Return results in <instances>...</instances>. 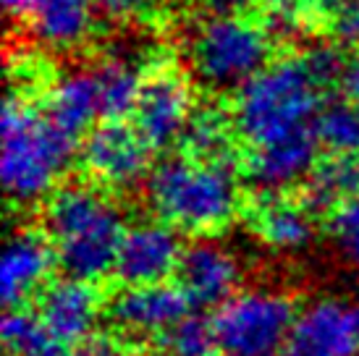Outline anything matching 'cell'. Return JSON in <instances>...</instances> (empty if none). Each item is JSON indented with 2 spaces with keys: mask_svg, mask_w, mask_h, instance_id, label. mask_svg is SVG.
I'll return each mask as SVG.
<instances>
[{
  "mask_svg": "<svg viewBox=\"0 0 359 356\" xmlns=\"http://www.w3.org/2000/svg\"><path fill=\"white\" fill-rule=\"evenodd\" d=\"M341 92H344V97L359 105V53L357 55H351L346 58V66H344V74H341V81H339Z\"/></svg>",
  "mask_w": 359,
  "mask_h": 356,
  "instance_id": "cell-30",
  "label": "cell"
},
{
  "mask_svg": "<svg viewBox=\"0 0 359 356\" xmlns=\"http://www.w3.org/2000/svg\"><path fill=\"white\" fill-rule=\"evenodd\" d=\"M252 228L257 238L273 252L297 254L312 244L315 220L302 202H289L283 197H265L252 215Z\"/></svg>",
  "mask_w": 359,
  "mask_h": 356,
  "instance_id": "cell-18",
  "label": "cell"
},
{
  "mask_svg": "<svg viewBox=\"0 0 359 356\" xmlns=\"http://www.w3.org/2000/svg\"><path fill=\"white\" fill-rule=\"evenodd\" d=\"M330 32L341 48H359V0H349L330 19Z\"/></svg>",
  "mask_w": 359,
  "mask_h": 356,
  "instance_id": "cell-28",
  "label": "cell"
},
{
  "mask_svg": "<svg viewBox=\"0 0 359 356\" xmlns=\"http://www.w3.org/2000/svg\"><path fill=\"white\" fill-rule=\"evenodd\" d=\"M215 16H247V11L262 6V0H208Z\"/></svg>",
  "mask_w": 359,
  "mask_h": 356,
  "instance_id": "cell-31",
  "label": "cell"
},
{
  "mask_svg": "<svg viewBox=\"0 0 359 356\" xmlns=\"http://www.w3.org/2000/svg\"><path fill=\"white\" fill-rule=\"evenodd\" d=\"M239 257L215 238H200L184 249L179 262V288L191 304L220 307L239 291Z\"/></svg>",
  "mask_w": 359,
  "mask_h": 356,
  "instance_id": "cell-11",
  "label": "cell"
},
{
  "mask_svg": "<svg viewBox=\"0 0 359 356\" xmlns=\"http://www.w3.org/2000/svg\"><path fill=\"white\" fill-rule=\"evenodd\" d=\"M273 37L247 16H210L189 42L191 74L212 92H239L270 63Z\"/></svg>",
  "mask_w": 359,
  "mask_h": 356,
  "instance_id": "cell-5",
  "label": "cell"
},
{
  "mask_svg": "<svg viewBox=\"0 0 359 356\" xmlns=\"http://www.w3.org/2000/svg\"><path fill=\"white\" fill-rule=\"evenodd\" d=\"M48 118L76 139L100 118V89L92 69H74L60 74L48 92Z\"/></svg>",
  "mask_w": 359,
  "mask_h": 356,
  "instance_id": "cell-17",
  "label": "cell"
},
{
  "mask_svg": "<svg viewBox=\"0 0 359 356\" xmlns=\"http://www.w3.org/2000/svg\"><path fill=\"white\" fill-rule=\"evenodd\" d=\"M359 197V158H333L315 165L302 189V205L315 212L339 210Z\"/></svg>",
  "mask_w": 359,
  "mask_h": 356,
  "instance_id": "cell-19",
  "label": "cell"
},
{
  "mask_svg": "<svg viewBox=\"0 0 359 356\" xmlns=\"http://www.w3.org/2000/svg\"><path fill=\"white\" fill-rule=\"evenodd\" d=\"M233 123L218 110H202L189 123L187 131V149L189 158L202 163L233 165Z\"/></svg>",
  "mask_w": 359,
  "mask_h": 356,
  "instance_id": "cell-21",
  "label": "cell"
},
{
  "mask_svg": "<svg viewBox=\"0 0 359 356\" xmlns=\"http://www.w3.org/2000/svg\"><path fill=\"white\" fill-rule=\"evenodd\" d=\"M95 11V0H40L29 19V29L42 48L69 53L90 40Z\"/></svg>",
  "mask_w": 359,
  "mask_h": 356,
  "instance_id": "cell-16",
  "label": "cell"
},
{
  "mask_svg": "<svg viewBox=\"0 0 359 356\" xmlns=\"http://www.w3.org/2000/svg\"><path fill=\"white\" fill-rule=\"evenodd\" d=\"M346 3H349V0H304L309 19L315 16V19H325L328 24H330V19H333V16L346 6Z\"/></svg>",
  "mask_w": 359,
  "mask_h": 356,
  "instance_id": "cell-32",
  "label": "cell"
},
{
  "mask_svg": "<svg viewBox=\"0 0 359 356\" xmlns=\"http://www.w3.org/2000/svg\"><path fill=\"white\" fill-rule=\"evenodd\" d=\"M6 6V13L11 19H19V21H29L34 16V11L40 6V0H3Z\"/></svg>",
  "mask_w": 359,
  "mask_h": 356,
  "instance_id": "cell-33",
  "label": "cell"
},
{
  "mask_svg": "<svg viewBox=\"0 0 359 356\" xmlns=\"http://www.w3.org/2000/svg\"><path fill=\"white\" fill-rule=\"evenodd\" d=\"M37 315L60 343H84L95 333V322L100 315L97 291L74 278L55 280L37 299Z\"/></svg>",
  "mask_w": 359,
  "mask_h": 356,
  "instance_id": "cell-14",
  "label": "cell"
},
{
  "mask_svg": "<svg viewBox=\"0 0 359 356\" xmlns=\"http://www.w3.org/2000/svg\"><path fill=\"white\" fill-rule=\"evenodd\" d=\"M330 228H333V238H336L341 257L349 265L359 267V197L344 202L333 212Z\"/></svg>",
  "mask_w": 359,
  "mask_h": 356,
  "instance_id": "cell-26",
  "label": "cell"
},
{
  "mask_svg": "<svg viewBox=\"0 0 359 356\" xmlns=\"http://www.w3.org/2000/svg\"><path fill=\"white\" fill-rule=\"evenodd\" d=\"M45 233L66 278L92 283L116 267L126 233L118 205L90 184H63L45 207Z\"/></svg>",
  "mask_w": 359,
  "mask_h": 356,
  "instance_id": "cell-1",
  "label": "cell"
},
{
  "mask_svg": "<svg viewBox=\"0 0 359 356\" xmlns=\"http://www.w3.org/2000/svg\"><path fill=\"white\" fill-rule=\"evenodd\" d=\"M318 147L320 142L315 137V129H309L297 137L280 139L276 144L252 149L247 165L250 181L268 197H276L283 189L307 181V176L315 170Z\"/></svg>",
  "mask_w": 359,
  "mask_h": 356,
  "instance_id": "cell-15",
  "label": "cell"
},
{
  "mask_svg": "<svg viewBox=\"0 0 359 356\" xmlns=\"http://www.w3.org/2000/svg\"><path fill=\"white\" fill-rule=\"evenodd\" d=\"M191 105V89L181 74L170 69L152 71L142 84L134 129L152 149H168L187 137L194 118Z\"/></svg>",
  "mask_w": 359,
  "mask_h": 356,
  "instance_id": "cell-9",
  "label": "cell"
},
{
  "mask_svg": "<svg viewBox=\"0 0 359 356\" xmlns=\"http://www.w3.org/2000/svg\"><path fill=\"white\" fill-rule=\"evenodd\" d=\"M95 79L100 89L102 118L121 121L137 110L142 95V79L137 63L129 58H105L95 66Z\"/></svg>",
  "mask_w": 359,
  "mask_h": 356,
  "instance_id": "cell-20",
  "label": "cell"
},
{
  "mask_svg": "<svg viewBox=\"0 0 359 356\" xmlns=\"http://www.w3.org/2000/svg\"><path fill=\"white\" fill-rule=\"evenodd\" d=\"M81 163L95 181L110 189H134L152 173V147L134 126L100 123L81 144Z\"/></svg>",
  "mask_w": 359,
  "mask_h": 356,
  "instance_id": "cell-8",
  "label": "cell"
},
{
  "mask_svg": "<svg viewBox=\"0 0 359 356\" xmlns=\"http://www.w3.org/2000/svg\"><path fill=\"white\" fill-rule=\"evenodd\" d=\"M0 338L8 356H32L37 348L53 338L48 327L42 325L40 315H32L27 309H8L0 325Z\"/></svg>",
  "mask_w": 359,
  "mask_h": 356,
  "instance_id": "cell-24",
  "label": "cell"
},
{
  "mask_svg": "<svg viewBox=\"0 0 359 356\" xmlns=\"http://www.w3.org/2000/svg\"><path fill=\"white\" fill-rule=\"evenodd\" d=\"M160 356H220L212 320L187 315L160 336Z\"/></svg>",
  "mask_w": 359,
  "mask_h": 356,
  "instance_id": "cell-23",
  "label": "cell"
},
{
  "mask_svg": "<svg viewBox=\"0 0 359 356\" xmlns=\"http://www.w3.org/2000/svg\"><path fill=\"white\" fill-rule=\"evenodd\" d=\"M102 16L118 24H137L150 21L160 11V0H95Z\"/></svg>",
  "mask_w": 359,
  "mask_h": 356,
  "instance_id": "cell-27",
  "label": "cell"
},
{
  "mask_svg": "<svg viewBox=\"0 0 359 356\" xmlns=\"http://www.w3.org/2000/svg\"><path fill=\"white\" fill-rule=\"evenodd\" d=\"M189 304L176 286H129L110 299L108 315L129 336H163L189 315Z\"/></svg>",
  "mask_w": 359,
  "mask_h": 356,
  "instance_id": "cell-12",
  "label": "cell"
},
{
  "mask_svg": "<svg viewBox=\"0 0 359 356\" xmlns=\"http://www.w3.org/2000/svg\"><path fill=\"white\" fill-rule=\"evenodd\" d=\"M0 178L13 205H37L53 194L76 155V139L24 100L8 97L0 121Z\"/></svg>",
  "mask_w": 359,
  "mask_h": 356,
  "instance_id": "cell-3",
  "label": "cell"
},
{
  "mask_svg": "<svg viewBox=\"0 0 359 356\" xmlns=\"http://www.w3.org/2000/svg\"><path fill=\"white\" fill-rule=\"evenodd\" d=\"M283 356H359L357 299H312L299 309Z\"/></svg>",
  "mask_w": 359,
  "mask_h": 356,
  "instance_id": "cell-7",
  "label": "cell"
},
{
  "mask_svg": "<svg viewBox=\"0 0 359 356\" xmlns=\"http://www.w3.org/2000/svg\"><path fill=\"white\" fill-rule=\"evenodd\" d=\"M297 315V301L280 288L236 291L212 315L220 356H283Z\"/></svg>",
  "mask_w": 359,
  "mask_h": 356,
  "instance_id": "cell-6",
  "label": "cell"
},
{
  "mask_svg": "<svg viewBox=\"0 0 359 356\" xmlns=\"http://www.w3.org/2000/svg\"><path fill=\"white\" fill-rule=\"evenodd\" d=\"M302 60L307 66L309 76L318 81V87L325 92L330 84H339L341 74H344V66H346V58L341 53V45H333V42H318L302 53Z\"/></svg>",
  "mask_w": 359,
  "mask_h": 356,
  "instance_id": "cell-25",
  "label": "cell"
},
{
  "mask_svg": "<svg viewBox=\"0 0 359 356\" xmlns=\"http://www.w3.org/2000/svg\"><path fill=\"white\" fill-rule=\"evenodd\" d=\"M32 356H76V351H69L66 343H60L55 338H48Z\"/></svg>",
  "mask_w": 359,
  "mask_h": 356,
  "instance_id": "cell-34",
  "label": "cell"
},
{
  "mask_svg": "<svg viewBox=\"0 0 359 356\" xmlns=\"http://www.w3.org/2000/svg\"><path fill=\"white\" fill-rule=\"evenodd\" d=\"M147 199L163 223L189 233H215L236 218L241 202L233 165L168 158L147 178Z\"/></svg>",
  "mask_w": 359,
  "mask_h": 356,
  "instance_id": "cell-4",
  "label": "cell"
},
{
  "mask_svg": "<svg viewBox=\"0 0 359 356\" xmlns=\"http://www.w3.org/2000/svg\"><path fill=\"white\" fill-rule=\"evenodd\" d=\"M76 356H134L129 343L118 333H92L84 343H79Z\"/></svg>",
  "mask_w": 359,
  "mask_h": 356,
  "instance_id": "cell-29",
  "label": "cell"
},
{
  "mask_svg": "<svg viewBox=\"0 0 359 356\" xmlns=\"http://www.w3.org/2000/svg\"><path fill=\"white\" fill-rule=\"evenodd\" d=\"M315 137L333 158L359 155V105L349 100L323 105L315 118Z\"/></svg>",
  "mask_w": 359,
  "mask_h": 356,
  "instance_id": "cell-22",
  "label": "cell"
},
{
  "mask_svg": "<svg viewBox=\"0 0 359 356\" xmlns=\"http://www.w3.org/2000/svg\"><path fill=\"white\" fill-rule=\"evenodd\" d=\"M55 249L48 233L34 228H21L6 241L3 262H0V299L6 309H21L37 291H45V280L50 275Z\"/></svg>",
  "mask_w": 359,
  "mask_h": 356,
  "instance_id": "cell-13",
  "label": "cell"
},
{
  "mask_svg": "<svg viewBox=\"0 0 359 356\" xmlns=\"http://www.w3.org/2000/svg\"><path fill=\"white\" fill-rule=\"evenodd\" d=\"M323 89L302 55L270 60L233 97L231 123L252 149L315 129Z\"/></svg>",
  "mask_w": 359,
  "mask_h": 356,
  "instance_id": "cell-2",
  "label": "cell"
},
{
  "mask_svg": "<svg viewBox=\"0 0 359 356\" xmlns=\"http://www.w3.org/2000/svg\"><path fill=\"white\" fill-rule=\"evenodd\" d=\"M179 231L163 220H140L121 238L113 273L123 286H158L170 273H179L184 257Z\"/></svg>",
  "mask_w": 359,
  "mask_h": 356,
  "instance_id": "cell-10",
  "label": "cell"
}]
</instances>
